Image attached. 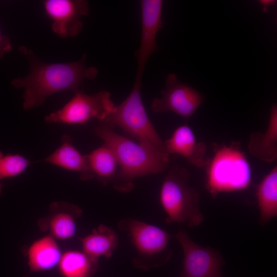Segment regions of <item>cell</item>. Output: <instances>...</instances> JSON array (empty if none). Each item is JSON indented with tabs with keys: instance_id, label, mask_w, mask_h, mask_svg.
<instances>
[{
	"instance_id": "cell-1",
	"label": "cell",
	"mask_w": 277,
	"mask_h": 277,
	"mask_svg": "<svg viewBox=\"0 0 277 277\" xmlns=\"http://www.w3.org/2000/svg\"><path fill=\"white\" fill-rule=\"evenodd\" d=\"M19 50L27 57L30 70L26 76L13 80L12 84L24 89L23 106L26 110L39 107L53 94L75 91L84 80H93L98 74L95 67L87 66L86 54L72 63H47L40 61L26 46H20Z\"/></svg>"
},
{
	"instance_id": "cell-2",
	"label": "cell",
	"mask_w": 277,
	"mask_h": 277,
	"mask_svg": "<svg viewBox=\"0 0 277 277\" xmlns=\"http://www.w3.org/2000/svg\"><path fill=\"white\" fill-rule=\"evenodd\" d=\"M94 133L116 158L119 168L112 184L119 192H130L134 187V179L162 172L169 167V155L118 134L105 122L96 127Z\"/></svg>"
},
{
	"instance_id": "cell-3",
	"label": "cell",
	"mask_w": 277,
	"mask_h": 277,
	"mask_svg": "<svg viewBox=\"0 0 277 277\" xmlns=\"http://www.w3.org/2000/svg\"><path fill=\"white\" fill-rule=\"evenodd\" d=\"M188 171L183 167H171L162 183L160 203L166 214V222L186 224L192 227L200 225L204 216L199 206V193L187 181Z\"/></svg>"
},
{
	"instance_id": "cell-4",
	"label": "cell",
	"mask_w": 277,
	"mask_h": 277,
	"mask_svg": "<svg viewBox=\"0 0 277 277\" xmlns=\"http://www.w3.org/2000/svg\"><path fill=\"white\" fill-rule=\"evenodd\" d=\"M142 77H136L127 98L115 106L103 121L113 127H118L141 144L161 153L169 155L165 142L151 123L143 103L141 89Z\"/></svg>"
},
{
	"instance_id": "cell-5",
	"label": "cell",
	"mask_w": 277,
	"mask_h": 277,
	"mask_svg": "<svg viewBox=\"0 0 277 277\" xmlns=\"http://www.w3.org/2000/svg\"><path fill=\"white\" fill-rule=\"evenodd\" d=\"M206 186L212 195L247 188L251 181V170L244 153L232 145L218 149L207 161Z\"/></svg>"
},
{
	"instance_id": "cell-6",
	"label": "cell",
	"mask_w": 277,
	"mask_h": 277,
	"mask_svg": "<svg viewBox=\"0 0 277 277\" xmlns=\"http://www.w3.org/2000/svg\"><path fill=\"white\" fill-rule=\"evenodd\" d=\"M118 227L127 234L136 250L132 261L135 267L148 270L159 267L171 257L168 244L172 235L160 227L129 218L122 220Z\"/></svg>"
},
{
	"instance_id": "cell-7",
	"label": "cell",
	"mask_w": 277,
	"mask_h": 277,
	"mask_svg": "<svg viewBox=\"0 0 277 277\" xmlns=\"http://www.w3.org/2000/svg\"><path fill=\"white\" fill-rule=\"evenodd\" d=\"M114 106L108 91L88 95L78 89L62 108L46 116L45 121L70 125L85 124L92 118L103 122Z\"/></svg>"
},
{
	"instance_id": "cell-8",
	"label": "cell",
	"mask_w": 277,
	"mask_h": 277,
	"mask_svg": "<svg viewBox=\"0 0 277 277\" xmlns=\"http://www.w3.org/2000/svg\"><path fill=\"white\" fill-rule=\"evenodd\" d=\"M172 237L180 243L184 253L179 277H224L222 267L224 261L217 250L195 243L183 229Z\"/></svg>"
},
{
	"instance_id": "cell-9",
	"label": "cell",
	"mask_w": 277,
	"mask_h": 277,
	"mask_svg": "<svg viewBox=\"0 0 277 277\" xmlns=\"http://www.w3.org/2000/svg\"><path fill=\"white\" fill-rule=\"evenodd\" d=\"M161 98H154L151 108L155 113L172 111L187 119L192 116L204 101L201 93L182 83L174 73L169 74L165 80V88Z\"/></svg>"
},
{
	"instance_id": "cell-10",
	"label": "cell",
	"mask_w": 277,
	"mask_h": 277,
	"mask_svg": "<svg viewBox=\"0 0 277 277\" xmlns=\"http://www.w3.org/2000/svg\"><path fill=\"white\" fill-rule=\"evenodd\" d=\"M45 12L51 20V29L60 37L78 35L83 28L81 18L88 15L89 2L85 0H45Z\"/></svg>"
},
{
	"instance_id": "cell-11",
	"label": "cell",
	"mask_w": 277,
	"mask_h": 277,
	"mask_svg": "<svg viewBox=\"0 0 277 277\" xmlns=\"http://www.w3.org/2000/svg\"><path fill=\"white\" fill-rule=\"evenodd\" d=\"M141 35L139 48L135 55L137 68L136 76L143 77L145 66L149 57L158 50L156 37L163 27L162 0L140 1Z\"/></svg>"
},
{
	"instance_id": "cell-12",
	"label": "cell",
	"mask_w": 277,
	"mask_h": 277,
	"mask_svg": "<svg viewBox=\"0 0 277 277\" xmlns=\"http://www.w3.org/2000/svg\"><path fill=\"white\" fill-rule=\"evenodd\" d=\"M165 144L169 155L175 154L181 156L189 164L199 168L204 167L207 164L206 144L197 141L192 130L187 124L176 128Z\"/></svg>"
},
{
	"instance_id": "cell-13",
	"label": "cell",
	"mask_w": 277,
	"mask_h": 277,
	"mask_svg": "<svg viewBox=\"0 0 277 277\" xmlns=\"http://www.w3.org/2000/svg\"><path fill=\"white\" fill-rule=\"evenodd\" d=\"M62 252L56 240L50 234L33 242L27 251L28 265L31 272H41L57 267Z\"/></svg>"
},
{
	"instance_id": "cell-14",
	"label": "cell",
	"mask_w": 277,
	"mask_h": 277,
	"mask_svg": "<svg viewBox=\"0 0 277 277\" xmlns=\"http://www.w3.org/2000/svg\"><path fill=\"white\" fill-rule=\"evenodd\" d=\"M43 161L64 169L78 172L83 180L93 178L87 155L82 154L73 145L71 137L64 135L62 144Z\"/></svg>"
},
{
	"instance_id": "cell-15",
	"label": "cell",
	"mask_w": 277,
	"mask_h": 277,
	"mask_svg": "<svg viewBox=\"0 0 277 277\" xmlns=\"http://www.w3.org/2000/svg\"><path fill=\"white\" fill-rule=\"evenodd\" d=\"M248 149L257 159L271 163L277 159V106L270 109L269 123L264 132H254L250 135Z\"/></svg>"
},
{
	"instance_id": "cell-16",
	"label": "cell",
	"mask_w": 277,
	"mask_h": 277,
	"mask_svg": "<svg viewBox=\"0 0 277 277\" xmlns=\"http://www.w3.org/2000/svg\"><path fill=\"white\" fill-rule=\"evenodd\" d=\"M82 251L98 261L102 256L110 258L118 244L116 232L111 228L101 225L81 239Z\"/></svg>"
},
{
	"instance_id": "cell-17",
	"label": "cell",
	"mask_w": 277,
	"mask_h": 277,
	"mask_svg": "<svg viewBox=\"0 0 277 277\" xmlns=\"http://www.w3.org/2000/svg\"><path fill=\"white\" fill-rule=\"evenodd\" d=\"M55 213L47 221L50 235L56 240H67L75 236L76 232V220L81 214L76 206L66 203L53 205Z\"/></svg>"
},
{
	"instance_id": "cell-18",
	"label": "cell",
	"mask_w": 277,
	"mask_h": 277,
	"mask_svg": "<svg viewBox=\"0 0 277 277\" xmlns=\"http://www.w3.org/2000/svg\"><path fill=\"white\" fill-rule=\"evenodd\" d=\"M87 157L93 178L104 186L112 184L119 168L112 150L104 144L87 154Z\"/></svg>"
},
{
	"instance_id": "cell-19",
	"label": "cell",
	"mask_w": 277,
	"mask_h": 277,
	"mask_svg": "<svg viewBox=\"0 0 277 277\" xmlns=\"http://www.w3.org/2000/svg\"><path fill=\"white\" fill-rule=\"evenodd\" d=\"M256 196L260 212V223L264 225L277 215L276 165L259 183Z\"/></svg>"
},
{
	"instance_id": "cell-20",
	"label": "cell",
	"mask_w": 277,
	"mask_h": 277,
	"mask_svg": "<svg viewBox=\"0 0 277 277\" xmlns=\"http://www.w3.org/2000/svg\"><path fill=\"white\" fill-rule=\"evenodd\" d=\"M57 267L62 277H92L97 269L98 261L82 250H69L62 253Z\"/></svg>"
},
{
	"instance_id": "cell-21",
	"label": "cell",
	"mask_w": 277,
	"mask_h": 277,
	"mask_svg": "<svg viewBox=\"0 0 277 277\" xmlns=\"http://www.w3.org/2000/svg\"><path fill=\"white\" fill-rule=\"evenodd\" d=\"M29 164V160L22 155L4 154L0 151V180L20 175Z\"/></svg>"
},
{
	"instance_id": "cell-22",
	"label": "cell",
	"mask_w": 277,
	"mask_h": 277,
	"mask_svg": "<svg viewBox=\"0 0 277 277\" xmlns=\"http://www.w3.org/2000/svg\"><path fill=\"white\" fill-rule=\"evenodd\" d=\"M12 48L10 39L3 35L0 30V58L5 53L10 51Z\"/></svg>"
},
{
	"instance_id": "cell-23",
	"label": "cell",
	"mask_w": 277,
	"mask_h": 277,
	"mask_svg": "<svg viewBox=\"0 0 277 277\" xmlns=\"http://www.w3.org/2000/svg\"><path fill=\"white\" fill-rule=\"evenodd\" d=\"M259 2L261 4L262 6L263 7V10L264 12H266L268 9L269 6L272 3H274V1L272 0H263L260 1Z\"/></svg>"
},
{
	"instance_id": "cell-24",
	"label": "cell",
	"mask_w": 277,
	"mask_h": 277,
	"mask_svg": "<svg viewBox=\"0 0 277 277\" xmlns=\"http://www.w3.org/2000/svg\"><path fill=\"white\" fill-rule=\"evenodd\" d=\"M2 186L1 184L0 183V195H1V193H2Z\"/></svg>"
}]
</instances>
